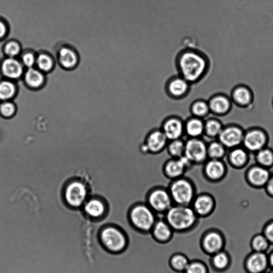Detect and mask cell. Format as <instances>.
Returning <instances> with one entry per match:
<instances>
[{"label": "cell", "instance_id": "1", "mask_svg": "<svg viewBox=\"0 0 273 273\" xmlns=\"http://www.w3.org/2000/svg\"><path fill=\"white\" fill-rule=\"evenodd\" d=\"M230 152L226 148L220 159L226 168L224 176L217 181L209 180L206 193L213 197V210L207 216L197 217L193 230L202 237L210 231L219 232L224 241L223 251L230 258L229 269L242 272L253 252L252 238L263 234L266 225L273 221V208L265 187H254L247 178L249 170L258 165L256 153L248 151L246 165L236 167L229 160Z\"/></svg>", "mask_w": 273, "mask_h": 273}, {"label": "cell", "instance_id": "2", "mask_svg": "<svg viewBox=\"0 0 273 273\" xmlns=\"http://www.w3.org/2000/svg\"><path fill=\"white\" fill-rule=\"evenodd\" d=\"M177 66L180 76L191 84L204 77L208 71L209 63L205 56L200 52L188 50L179 55Z\"/></svg>", "mask_w": 273, "mask_h": 273}, {"label": "cell", "instance_id": "3", "mask_svg": "<svg viewBox=\"0 0 273 273\" xmlns=\"http://www.w3.org/2000/svg\"><path fill=\"white\" fill-rule=\"evenodd\" d=\"M197 216L193 208L187 206H172L165 213V219L171 229L179 231L192 227Z\"/></svg>", "mask_w": 273, "mask_h": 273}, {"label": "cell", "instance_id": "4", "mask_svg": "<svg viewBox=\"0 0 273 273\" xmlns=\"http://www.w3.org/2000/svg\"><path fill=\"white\" fill-rule=\"evenodd\" d=\"M129 219L135 227L143 231H152L156 222V213L149 206L137 205L130 209Z\"/></svg>", "mask_w": 273, "mask_h": 273}, {"label": "cell", "instance_id": "5", "mask_svg": "<svg viewBox=\"0 0 273 273\" xmlns=\"http://www.w3.org/2000/svg\"><path fill=\"white\" fill-rule=\"evenodd\" d=\"M100 237L104 247L113 252H121L126 246V239L123 232L113 226L104 228L100 232Z\"/></svg>", "mask_w": 273, "mask_h": 273}, {"label": "cell", "instance_id": "6", "mask_svg": "<svg viewBox=\"0 0 273 273\" xmlns=\"http://www.w3.org/2000/svg\"><path fill=\"white\" fill-rule=\"evenodd\" d=\"M169 193L172 201L177 205L189 206L194 199L193 186L184 179H178L174 182L171 185Z\"/></svg>", "mask_w": 273, "mask_h": 273}, {"label": "cell", "instance_id": "7", "mask_svg": "<svg viewBox=\"0 0 273 273\" xmlns=\"http://www.w3.org/2000/svg\"><path fill=\"white\" fill-rule=\"evenodd\" d=\"M207 147L205 142L197 138H192L185 143L184 155L191 163L204 162L208 157Z\"/></svg>", "mask_w": 273, "mask_h": 273}, {"label": "cell", "instance_id": "8", "mask_svg": "<svg viewBox=\"0 0 273 273\" xmlns=\"http://www.w3.org/2000/svg\"><path fill=\"white\" fill-rule=\"evenodd\" d=\"M169 192L164 189H157L148 196V206L156 213H165L172 206Z\"/></svg>", "mask_w": 273, "mask_h": 273}, {"label": "cell", "instance_id": "9", "mask_svg": "<svg viewBox=\"0 0 273 273\" xmlns=\"http://www.w3.org/2000/svg\"><path fill=\"white\" fill-rule=\"evenodd\" d=\"M244 132L240 127L231 126L224 127L217 137V140L226 148L233 149L241 147Z\"/></svg>", "mask_w": 273, "mask_h": 273}, {"label": "cell", "instance_id": "10", "mask_svg": "<svg viewBox=\"0 0 273 273\" xmlns=\"http://www.w3.org/2000/svg\"><path fill=\"white\" fill-rule=\"evenodd\" d=\"M267 137L263 130L253 129L244 135L241 147L250 152H257L265 147Z\"/></svg>", "mask_w": 273, "mask_h": 273}, {"label": "cell", "instance_id": "11", "mask_svg": "<svg viewBox=\"0 0 273 273\" xmlns=\"http://www.w3.org/2000/svg\"><path fill=\"white\" fill-rule=\"evenodd\" d=\"M245 267L249 273H268L270 271L268 255L265 252H253L247 258Z\"/></svg>", "mask_w": 273, "mask_h": 273}, {"label": "cell", "instance_id": "12", "mask_svg": "<svg viewBox=\"0 0 273 273\" xmlns=\"http://www.w3.org/2000/svg\"><path fill=\"white\" fill-rule=\"evenodd\" d=\"M87 195L85 186L79 182L69 184L65 191V198L68 204L74 208H78L83 204Z\"/></svg>", "mask_w": 273, "mask_h": 273}, {"label": "cell", "instance_id": "13", "mask_svg": "<svg viewBox=\"0 0 273 273\" xmlns=\"http://www.w3.org/2000/svg\"><path fill=\"white\" fill-rule=\"evenodd\" d=\"M202 245L207 253L213 255L223 251L224 241L222 235L219 232L210 231L203 238Z\"/></svg>", "mask_w": 273, "mask_h": 273}, {"label": "cell", "instance_id": "14", "mask_svg": "<svg viewBox=\"0 0 273 273\" xmlns=\"http://www.w3.org/2000/svg\"><path fill=\"white\" fill-rule=\"evenodd\" d=\"M190 84L181 76L175 77L169 81L167 90L171 97L181 98L187 95L190 88Z\"/></svg>", "mask_w": 273, "mask_h": 273}, {"label": "cell", "instance_id": "15", "mask_svg": "<svg viewBox=\"0 0 273 273\" xmlns=\"http://www.w3.org/2000/svg\"><path fill=\"white\" fill-rule=\"evenodd\" d=\"M191 163L185 155L181 158L170 160L168 161L165 166V173L169 178H178L182 176Z\"/></svg>", "mask_w": 273, "mask_h": 273}, {"label": "cell", "instance_id": "16", "mask_svg": "<svg viewBox=\"0 0 273 273\" xmlns=\"http://www.w3.org/2000/svg\"><path fill=\"white\" fill-rule=\"evenodd\" d=\"M271 177V173L267 168L260 166H254L248 171V181L256 187H265Z\"/></svg>", "mask_w": 273, "mask_h": 273}, {"label": "cell", "instance_id": "17", "mask_svg": "<svg viewBox=\"0 0 273 273\" xmlns=\"http://www.w3.org/2000/svg\"><path fill=\"white\" fill-rule=\"evenodd\" d=\"M208 102L210 112L214 114L224 115L227 113L231 108V99L223 94L214 95Z\"/></svg>", "mask_w": 273, "mask_h": 273}, {"label": "cell", "instance_id": "18", "mask_svg": "<svg viewBox=\"0 0 273 273\" xmlns=\"http://www.w3.org/2000/svg\"><path fill=\"white\" fill-rule=\"evenodd\" d=\"M156 220L152 230L156 239L161 242L167 241L170 239L172 229L165 219V213H156Z\"/></svg>", "mask_w": 273, "mask_h": 273}, {"label": "cell", "instance_id": "19", "mask_svg": "<svg viewBox=\"0 0 273 273\" xmlns=\"http://www.w3.org/2000/svg\"><path fill=\"white\" fill-rule=\"evenodd\" d=\"M184 126L182 121L178 118L168 119L163 126L162 131L168 140L173 141L178 139L182 136Z\"/></svg>", "mask_w": 273, "mask_h": 273}, {"label": "cell", "instance_id": "20", "mask_svg": "<svg viewBox=\"0 0 273 273\" xmlns=\"http://www.w3.org/2000/svg\"><path fill=\"white\" fill-rule=\"evenodd\" d=\"M167 141L168 139L162 130H155L147 136L145 144L148 152L158 153L165 147Z\"/></svg>", "mask_w": 273, "mask_h": 273}, {"label": "cell", "instance_id": "21", "mask_svg": "<svg viewBox=\"0 0 273 273\" xmlns=\"http://www.w3.org/2000/svg\"><path fill=\"white\" fill-rule=\"evenodd\" d=\"M214 206L213 197L206 193L200 195L195 199L193 208L197 216H206L212 211Z\"/></svg>", "mask_w": 273, "mask_h": 273}, {"label": "cell", "instance_id": "22", "mask_svg": "<svg viewBox=\"0 0 273 273\" xmlns=\"http://www.w3.org/2000/svg\"><path fill=\"white\" fill-rule=\"evenodd\" d=\"M253 100L252 91L243 85L235 87L231 93V101L237 105L245 107L251 104Z\"/></svg>", "mask_w": 273, "mask_h": 273}, {"label": "cell", "instance_id": "23", "mask_svg": "<svg viewBox=\"0 0 273 273\" xmlns=\"http://www.w3.org/2000/svg\"><path fill=\"white\" fill-rule=\"evenodd\" d=\"M226 172L225 166L221 160L211 159L207 162L205 172L208 179L216 181L221 179Z\"/></svg>", "mask_w": 273, "mask_h": 273}, {"label": "cell", "instance_id": "24", "mask_svg": "<svg viewBox=\"0 0 273 273\" xmlns=\"http://www.w3.org/2000/svg\"><path fill=\"white\" fill-rule=\"evenodd\" d=\"M2 71L4 76L11 79L20 78L23 73L21 63L14 58H9L2 64Z\"/></svg>", "mask_w": 273, "mask_h": 273}, {"label": "cell", "instance_id": "25", "mask_svg": "<svg viewBox=\"0 0 273 273\" xmlns=\"http://www.w3.org/2000/svg\"><path fill=\"white\" fill-rule=\"evenodd\" d=\"M205 124L201 118L195 117L190 119L186 125V131L189 136L197 138L205 132Z\"/></svg>", "mask_w": 273, "mask_h": 273}, {"label": "cell", "instance_id": "26", "mask_svg": "<svg viewBox=\"0 0 273 273\" xmlns=\"http://www.w3.org/2000/svg\"><path fill=\"white\" fill-rule=\"evenodd\" d=\"M84 211L92 218H100L105 212V206L101 200L94 199L86 203Z\"/></svg>", "mask_w": 273, "mask_h": 273}, {"label": "cell", "instance_id": "27", "mask_svg": "<svg viewBox=\"0 0 273 273\" xmlns=\"http://www.w3.org/2000/svg\"><path fill=\"white\" fill-rule=\"evenodd\" d=\"M248 159L247 150L242 147L231 149L229 155V160L234 166L241 167L245 165Z\"/></svg>", "mask_w": 273, "mask_h": 273}, {"label": "cell", "instance_id": "28", "mask_svg": "<svg viewBox=\"0 0 273 273\" xmlns=\"http://www.w3.org/2000/svg\"><path fill=\"white\" fill-rule=\"evenodd\" d=\"M223 126L220 122L213 118H208L205 124V132L207 136L212 139L217 140Z\"/></svg>", "mask_w": 273, "mask_h": 273}, {"label": "cell", "instance_id": "29", "mask_svg": "<svg viewBox=\"0 0 273 273\" xmlns=\"http://www.w3.org/2000/svg\"><path fill=\"white\" fill-rule=\"evenodd\" d=\"M25 78L28 85L34 88H39L44 81L42 73L33 68H28L25 73Z\"/></svg>", "mask_w": 273, "mask_h": 273}, {"label": "cell", "instance_id": "30", "mask_svg": "<svg viewBox=\"0 0 273 273\" xmlns=\"http://www.w3.org/2000/svg\"><path fill=\"white\" fill-rule=\"evenodd\" d=\"M190 113L195 117L199 118H206L210 112L208 102L199 100L195 101L190 106Z\"/></svg>", "mask_w": 273, "mask_h": 273}, {"label": "cell", "instance_id": "31", "mask_svg": "<svg viewBox=\"0 0 273 273\" xmlns=\"http://www.w3.org/2000/svg\"><path fill=\"white\" fill-rule=\"evenodd\" d=\"M60 60L63 67L69 68L76 65L78 58L73 50L63 48L60 52Z\"/></svg>", "mask_w": 273, "mask_h": 273}, {"label": "cell", "instance_id": "32", "mask_svg": "<svg viewBox=\"0 0 273 273\" xmlns=\"http://www.w3.org/2000/svg\"><path fill=\"white\" fill-rule=\"evenodd\" d=\"M212 264L218 271L227 269L230 264L229 255L224 251L214 253L212 256Z\"/></svg>", "mask_w": 273, "mask_h": 273}, {"label": "cell", "instance_id": "33", "mask_svg": "<svg viewBox=\"0 0 273 273\" xmlns=\"http://www.w3.org/2000/svg\"><path fill=\"white\" fill-rule=\"evenodd\" d=\"M208 156L211 159H221L225 153V147L217 140L211 141L208 145Z\"/></svg>", "mask_w": 273, "mask_h": 273}, {"label": "cell", "instance_id": "34", "mask_svg": "<svg viewBox=\"0 0 273 273\" xmlns=\"http://www.w3.org/2000/svg\"><path fill=\"white\" fill-rule=\"evenodd\" d=\"M270 243L263 234L255 235L251 242L253 252H265L268 250Z\"/></svg>", "mask_w": 273, "mask_h": 273}, {"label": "cell", "instance_id": "35", "mask_svg": "<svg viewBox=\"0 0 273 273\" xmlns=\"http://www.w3.org/2000/svg\"><path fill=\"white\" fill-rule=\"evenodd\" d=\"M256 159L259 166L269 168L273 164V152L265 147L256 152Z\"/></svg>", "mask_w": 273, "mask_h": 273}, {"label": "cell", "instance_id": "36", "mask_svg": "<svg viewBox=\"0 0 273 273\" xmlns=\"http://www.w3.org/2000/svg\"><path fill=\"white\" fill-rule=\"evenodd\" d=\"M16 92L15 84L9 81L0 83V100L7 101L13 97Z\"/></svg>", "mask_w": 273, "mask_h": 273}, {"label": "cell", "instance_id": "37", "mask_svg": "<svg viewBox=\"0 0 273 273\" xmlns=\"http://www.w3.org/2000/svg\"><path fill=\"white\" fill-rule=\"evenodd\" d=\"M185 143L180 139L171 141L168 147V150L171 155L176 159L184 155Z\"/></svg>", "mask_w": 273, "mask_h": 273}, {"label": "cell", "instance_id": "38", "mask_svg": "<svg viewBox=\"0 0 273 273\" xmlns=\"http://www.w3.org/2000/svg\"><path fill=\"white\" fill-rule=\"evenodd\" d=\"M189 263L188 258L181 254L174 255L170 259L171 266L177 271H185Z\"/></svg>", "mask_w": 273, "mask_h": 273}, {"label": "cell", "instance_id": "39", "mask_svg": "<svg viewBox=\"0 0 273 273\" xmlns=\"http://www.w3.org/2000/svg\"><path fill=\"white\" fill-rule=\"evenodd\" d=\"M37 64L41 71L48 72L53 67V62L48 55H40L36 60Z\"/></svg>", "mask_w": 273, "mask_h": 273}, {"label": "cell", "instance_id": "40", "mask_svg": "<svg viewBox=\"0 0 273 273\" xmlns=\"http://www.w3.org/2000/svg\"><path fill=\"white\" fill-rule=\"evenodd\" d=\"M16 113V107L13 103L4 102L0 105V114L4 118H12Z\"/></svg>", "mask_w": 273, "mask_h": 273}, {"label": "cell", "instance_id": "41", "mask_svg": "<svg viewBox=\"0 0 273 273\" xmlns=\"http://www.w3.org/2000/svg\"><path fill=\"white\" fill-rule=\"evenodd\" d=\"M184 272L185 273H207V270L204 264L199 261H193L189 263Z\"/></svg>", "mask_w": 273, "mask_h": 273}, {"label": "cell", "instance_id": "42", "mask_svg": "<svg viewBox=\"0 0 273 273\" xmlns=\"http://www.w3.org/2000/svg\"><path fill=\"white\" fill-rule=\"evenodd\" d=\"M21 48L18 43L11 42L8 43L5 47V52L11 58H14L20 53Z\"/></svg>", "mask_w": 273, "mask_h": 273}, {"label": "cell", "instance_id": "43", "mask_svg": "<svg viewBox=\"0 0 273 273\" xmlns=\"http://www.w3.org/2000/svg\"><path fill=\"white\" fill-rule=\"evenodd\" d=\"M22 60L24 65L30 68L33 67L37 60L32 53H27L22 56Z\"/></svg>", "mask_w": 273, "mask_h": 273}, {"label": "cell", "instance_id": "44", "mask_svg": "<svg viewBox=\"0 0 273 273\" xmlns=\"http://www.w3.org/2000/svg\"><path fill=\"white\" fill-rule=\"evenodd\" d=\"M263 234L270 243L273 245V221L266 225Z\"/></svg>", "mask_w": 273, "mask_h": 273}, {"label": "cell", "instance_id": "45", "mask_svg": "<svg viewBox=\"0 0 273 273\" xmlns=\"http://www.w3.org/2000/svg\"><path fill=\"white\" fill-rule=\"evenodd\" d=\"M268 193L273 196V175H271V177L265 186Z\"/></svg>", "mask_w": 273, "mask_h": 273}, {"label": "cell", "instance_id": "46", "mask_svg": "<svg viewBox=\"0 0 273 273\" xmlns=\"http://www.w3.org/2000/svg\"><path fill=\"white\" fill-rule=\"evenodd\" d=\"M7 32V28L3 22L0 21V39L3 38Z\"/></svg>", "mask_w": 273, "mask_h": 273}, {"label": "cell", "instance_id": "47", "mask_svg": "<svg viewBox=\"0 0 273 273\" xmlns=\"http://www.w3.org/2000/svg\"><path fill=\"white\" fill-rule=\"evenodd\" d=\"M268 258L270 270H273V251L268 254Z\"/></svg>", "mask_w": 273, "mask_h": 273}, {"label": "cell", "instance_id": "48", "mask_svg": "<svg viewBox=\"0 0 273 273\" xmlns=\"http://www.w3.org/2000/svg\"><path fill=\"white\" fill-rule=\"evenodd\" d=\"M234 104H236L233 103V104H231V105H234ZM255 108H257V107H255ZM219 116H220V115H218V117H217V119H218V120L219 121ZM219 122H220V121H219Z\"/></svg>", "mask_w": 273, "mask_h": 273}, {"label": "cell", "instance_id": "49", "mask_svg": "<svg viewBox=\"0 0 273 273\" xmlns=\"http://www.w3.org/2000/svg\"><path fill=\"white\" fill-rule=\"evenodd\" d=\"M268 273H273V270H270Z\"/></svg>", "mask_w": 273, "mask_h": 273}]
</instances>
